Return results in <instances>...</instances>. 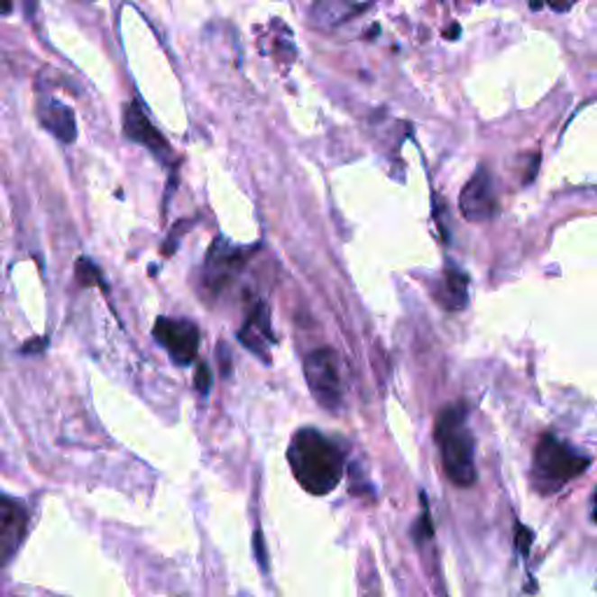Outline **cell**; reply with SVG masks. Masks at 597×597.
Returning <instances> with one entry per match:
<instances>
[{
	"mask_svg": "<svg viewBox=\"0 0 597 597\" xmlns=\"http://www.w3.org/2000/svg\"><path fill=\"white\" fill-rule=\"evenodd\" d=\"M288 463L294 479L310 495H329L336 491L345 472L344 451L317 429H298L288 448Z\"/></svg>",
	"mask_w": 597,
	"mask_h": 597,
	"instance_id": "1",
	"label": "cell"
},
{
	"mask_svg": "<svg viewBox=\"0 0 597 597\" xmlns=\"http://www.w3.org/2000/svg\"><path fill=\"white\" fill-rule=\"evenodd\" d=\"M436 445L441 464L453 485L472 488L476 483V460H473V434L467 427V413L463 406H451L436 418Z\"/></svg>",
	"mask_w": 597,
	"mask_h": 597,
	"instance_id": "2",
	"label": "cell"
},
{
	"mask_svg": "<svg viewBox=\"0 0 597 597\" xmlns=\"http://www.w3.org/2000/svg\"><path fill=\"white\" fill-rule=\"evenodd\" d=\"M588 464L591 457L576 451L574 445L565 444L553 434H544L532 457V485L535 491L548 495L560 491L567 481L581 476Z\"/></svg>",
	"mask_w": 597,
	"mask_h": 597,
	"instance_id": "3",
	"label": "cell"
},
{
	"mask_svg": "<svg viewBox=\"0 0 597 597\" xmlns=\"http://www.w3.org/2000/svg\"><path fill=\"white\" fill-rule=\"evenodd\" d=\"M304 373L313 400L325 411H338L344 401V378L336 353L332 348L313 350L304 362Z\"/></svg>",
	"mask_w": 597,
	"mask_h": 597,
	"instance_id": "4",
	"label": "cell"
},
{
	"mask_svg": "<svg viewBox=\"0 0 597 597\" xmlns=\"http://www.w3.org/2000/svg\"><path fill=\"white\" fill-rule=\"evenodd\" d=\"M154 338L169 350L175 364L185 366L197 360L201 334H198V327L194 322L159 317L157 325H154Z\"/></svg>",
	"mask_w": 597,
	"mask_h": 597,
	"instance_id": "5",
	"label": "cell"
},
{
	"mask_svg": "<svg viewBox=\"0 0 597 597\" xmlns=\"http://www.w3.org/2000/svg\"><path fill=\"white\" fill-rule=\"evenodd\" d=\"M29 530V511L23 501L0 492V565H7L22 546Z\"/></svg>",
	"mask_w": 597,
	"mask_h": 597,
	"instance_id": "6",
	"label": "cell"
},
{
	"mask_svg": "<svg viewBox=\"0 0 597 597\" xmlns=\"http://www.w3.org/2000/svg\"><path fill=\"white\" fill-rule=\"evenodd\" d=\"M460 210H463L464 220L469 222H488L495 217L497 198L492 192L491 173L485 166H481L472 175V180L464 185L463 194H460Z\"/></svg>",
	"mask_w": 597,
	"mask_h": 597,
	"instance_id": "7",
	"label": "cell"
},
{
	"mask_svg": "<svg viewBox=\"0 0 597 597\" xmlns=\"http://www.w3.org/2000/svg\"><path fill=\"white\" fill-rule=\"evenodd\" d=\"M122 124H124V135L131 142H138V145L147 147V150L157 154L159 159L170 157V145L164 141V135L159 133L157 126L145 117V113H142V107L138 106V103L124 106Z\"/></svg>",
	"mask_w": 597,
	"mask_h": 597,
	"instance_id": "8",
	"label": "cell"
},
{
	"mask_svg": "<svg viewBox=\"0 0 597 597\" xmlns=\"http://www.w3.org/2000/svg\"><path fill=\"white\" fill-rule=\"evenodd\" d=\"M238 336H241V341L245 344V348L254 350L257 355L269 360L264 350H262V345H264V341H273V334H271V317L264 304H257V308L250 313L248 322H245V327L241 329Z\"/></svg>",
	"mask_w": 597,
	"mask_h": 597,
	"instance_id": "9",
	"label": "cell"
},
{
	"mask_svg": "<svg viewBox=\"0 0 597 597\" xmlns=\"http://www.w3.org/2000/svg\"><path fill=\"white\" fill-rule=\"evenodd\" d=\"M40 122L63 142H73L75 135H78V124H75L70 107H66L59 101H51L47 103V106H42V110H40Z\"/></svg>",
	"mask_w": 597,
	"mask_h": 597,
	"instance_id": "10",
	"label": "cell"
},
{
	"mask_svg": "<svg viewBox=\"0 0 597 597\" xmlns=\"http://www.w3.org/2000/svg\"><path fill=\"white\" fill-rule=\"evenodd\" d=\"M445 292H448V297H444V304L451 310L463 308L467 304V276L463 271L448 266V271H445Z\"/></svg>",
	"mask_w": 597,
	"mask_h": 597,
	"instance_id": "11",
	"label": "cell"
},
{
	"mask_svg": "<svg viewBox=\"0 0 597 597\" xmlns=\"http://www.w3.org/2000/svg\"><path fill=\"white\" fill-rule=\"evenodd\" d=\"M194 383L201 395H208L210 390V369L208 364H198L197 366V376H194Z\"/></svg>",
	"mask_w": 597,
	"mask_h": 597,
	"instance_id": "12",
	"label": "cell"
},
{
	"mask_svg": "<svg viewBox=\"0 0 597 597\" xmlns=\"http://www.w3.org/2000/svg\"><path fill=\"white\" fill-rule=\"evenodd\" d=\"M516 541H519L520 556H528V553H530V544H532V532L528 530L525 525H519V535H516Z\"/></svg>",
	"mask_w": 597,
	"mask_h": 597,
	"instance_id": "13",
	"label": "cell"
},
{
	"mask_svg": "<svg viewBox=\"0 0 597 597\" xmlns=\"http://www.w3.org/2000/svg\"><path fill=\"white\" fill-rule=\"evenodd\" d=\"M254 548H257V558H260V565L266 569V558H264V544H262V530L254 532Z\"/></svg>",
	"mask_w": 597,
	"mask_h": 597,
	"instance_id": "14",
	"label": "cell"
},
{
	"mask_svg": "<svg viewBox=\"0 0 597 597\" xmlns=\"http://www.w3.org/2000/svg\"><path fill=\"white\" fill-rule=\"evenodd\" d=\"M537 166H539V154H535V157H532V161H530V166H528V175H525V185H530L532 180H535V175H537Z\"/></svg>",
	"mask_w": 597,
	"mask_h": 597,
	"instance_id": "15",
	"label": "cell"
},
{
	"mask_svg": "<svg viewBox=\"0 0 597 597\" xmlns=\"http://www.w3.org/2000/svg\"><path fill=\"white\" fill-rule=\"evenodd\" d=\"M548 5H551L553 10L565 12V10H569V5H572V0H548Z\"/></svg>",
	"mask_w": 597,
	"mask_h": 597,
	"instance_id": "16",
	"label": "cell"
},
{
	"mask_svg": "<svg viewBox=\"0 0 597 597\" xmlns=\"http://www.w3.org/2000/svg\"><path fill=\"white\" fill-rule=\"evenodd\" d=\"M14 7V0H0V14H10Z\"/></svg>",
	"mask_w": 597,
	"mask_h": 597,
	"instance_id": "17",
	"label": "cell"
},
{
	"mask_svg": "<svg viewBox=\"0 0 597 597\" xmlns=\"http://www.w3.org/2000/svg\"><path fill=\"white\" fill-rule=\"evenodd\" d=\"M460 31H463V29H460V26H457V23H453L451 29L445 31V38H448V40H455L457 35H460Z\"/></svg>",
	"mask_w": 597,
	"mask_h": 597,
	"instance_id": "18",
	"label": "cell"
},
{
	"mask_svg": "<svg viewBox=\"0 0 597 597\" xmlns=\"http://www.w3.org/2000/svg\"><path fill=\"white\" fill-rule=\"evenodd\" d=\"M591 516H592V520H595L597 523V491H595V495H592V507H591Z\"/></svg>",
	"mask_w": 597,
	"mask_h": 597,
	"instance_id": "19",
	"label": "cell"
},
{
	"mask_svg": "<svg viewBox=\"0 0 597 597\" xmlns=\"http://www.w3.org/2000/svg\"><path fill=\"white\" fill-rule=\"evenodd\" d=\"M528 5H530L532 10H541V5H544V0H528Z\"/></svg>",
	"mask_w": 597,
	"mask_h": 597,
	"instance_id": "20",
	"label": "cell"
},
{
	"mask_svg": "<svg viewBox=\"0 0 597 597\" xmlns=\"http://www.w3.org/2000/svg\"><path fill=\"white\" fill-rule=\"evenodd\" d=\"M29 3H33V0H29Z\"/></svg>",
	"mask_w": 597,
	"mask_h": 597,
	"instance_id": "21",
	"label": "cell"
}]
</instances>
